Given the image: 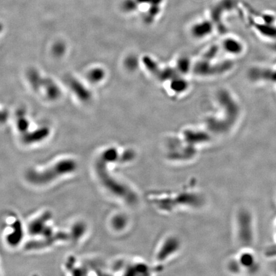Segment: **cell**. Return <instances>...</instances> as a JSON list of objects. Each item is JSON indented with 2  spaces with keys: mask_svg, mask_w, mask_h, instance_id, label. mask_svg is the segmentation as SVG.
Listing matches in <instances>:
<instances>
[{
  "mask_svg": "<svg viewBox=\"0 0 276 276\" xmlns=\"http://www.w3.org/2000/svg\"><path fill=\"white\" fill-rule=\"evenodd\" d=\"M52 218V213L46 211L43 214L30 223L28 226V231L30 235H42L44 238H48L54 233L53 229L48 226V223Z\"/></svg>",
  "mask_w": 276,
  "mask_h": 276,
  "instance_id": "cell-2",
  "label": "cell"
},
{
  "mask_svg": "<svg viewBox=\"0 0 276 276\" xmlns=\"http://www.w3.org/2000/svg\"><path fill=\"white\" fill-rule=\"evenodd\" d=\"M72 238L71 233L64 232V231H59V232L53 233L48 238H44L43 240L30 242L28 243L26 248L28 250H38L47 248L51 245L56 243V242L69 240Z\"/></svg>",
  "mask_w": 276,
  "mask_h": 276,
  "instance_id": "cell-3",
  "label": "cell"
},
{
  "mask_svg": "<svg viewBox=\"0 0 276 276\" xmlns=\"http://www.w3.org/2000/svg\"><path fill=\"white\" fill-rule=\"evenodd\" d=\"M138 4L136 0H124L122 7L124 12H132L137 9Z\"/></svg>",
  "mask_w": 276,
  "mask_h": 276,
  "instance_id": "cell-11",
  "label": "cell"
},
{
  "mask_svg": "<svg viewBox=\"0 0 276 276\" xmlns=\"http://www.w3.org/2000/svg\"><path fill=\"white\" fill-rule=\"evenodd\" d=\"M138 5L140 4H150L152 0H136Z\"/></svg>",
  "mask_w": 276,
  "mask_h": 276,
  "instance_id": "cell-15",
  "label": "cell"
},
{
  "mask_svg": "<svg viewBox=\"0 0 276 276\" xmlns=\"http://www.w3.org/2000/svg\"><path fill=\"white\" fill-rule=\"evenodd\" d=\"M77 164L74 160L66 159L58 161L54 165L42 171H30L27 179L31 184L43 186L53 182L60 177L66 175L76 170Z\"/></svg>",
  "mask_w": 276,
  "mask_h": 276,
  "instance_id": "cell-1",
  "label": "cell"
},
{
  "mask_svg": "<svg viewBox=\"0 0 276 276\" xmlns=\"http://www.w3.org/2000/svg\"><path fill=\"white\" fill-rule=\"evenodd\" d=\"M12 231L7 236V243L10 246L15 247L20 244L23 238V229L20 221H15L12 225Z\"/></svg>",
  "mask_w": 276,
  "mask_h": 276,
  "instance_id": "cell-4",
  "label": "cell"
},
{
  "mask_svg": "<svg viewBox=\"0 0 276 276\" xmlns=\"http://www.w3.org/2000/svg\"><path fill=\"white\" fill-rule=\"evenodd\" d=\"M49 133V132L47 129L38 130L32 133L25 135L24 142L27 144H32V143L41 142L48 136Z\"/></svg>",
  "mask_w": 276,
  "mask_h": 276,
  "instance_id": "cell-6",
  "label": "cell"
},
{
  "mask_svg": "<svg viewBox=\"0 0 276 276\" xmlns=\"http://www.w3.org/2000/svg\"><path fill=\"white\" fill-rule=\"evenodd\" d=\"M171 87L174 92H182L187 89V83L186 81L182 79L174 80Z\"/></svg>",
  "mask_w": 276,
  "mask_h": 276,
  "instance_id": "cell-9",
  "label": "cell"
},
{
  "mask_svg": "<svg viewBox=\"0 0 276 276\" xmlns=\"http://www.w3.org/2000/svg\"><path fill=\"white\" fill-rule=\"evenodd\" d=\"M190 63L188 60L182 58L178 62V68L180 72L186 73L188 71Z\"/></svg>",
  "mask_w": 276,
  "mask_h": 276,
  "instance_id": "cell-12",
  "label": "cell"
},
{
  "mask_svg": "<svg viewBox=\"0 0 276 276\" xmlns=\"http://www.w3.org/2000/svg\"><path fill=\"white\" fill-rule=\"evenodd\" d=\"M263 19H264L267 25H272L275 22V17L272 15H264Z\"/></svg>",
  "mask_w": 276,
  "mask_h": 276,
  "instance_id": "cell-14",
  "label": "cell"
},
{
  "mask_svg": "<svg viewBox=\"0 0 276 276\" xmlns=\"http://www.w3.org/2000/svg\"><path fill=\"white\" fill-rule=\"evenodd\" d=\"M105 76L104 70L101 68H95L90 70L88 74L91 82L93 83H98L101 82Z\"/></svg>",
  "mask_w": 276,
  "mask_h": 276,
  "instance_id": "cell-8",
  "label": "cell"
},
{
  "mask_svg": "<svg viewBox=\"0 0 276 276\" xmlns=\"http://www.w3.org/2000/svg\"><path fill=\"white\" fill-rule=\"evenodd\" d=\"M257 28L263 34L268 36H276V28L272 27V25H258Z\"/></svg>",
  "mask_w": 276,
  "mask_h": 276,
  "instance_id": "cell-10",
  "label": "cell"
},
{
  "mask_svg": "<svg viewBox=\"0 0 276 276\" xmlns=\"http://www.w3.org/2000/svg\"><path fill=\"white\" fill-rule=\"evenodd\" d=\"M127 66H128V68L131 69H134L136 68L137 66V61L136 58H129L127 59L126 62Z\"/></svg>",
  "mask_w": 276,
  "mask_h": 276,
  "instance_id": "cell-13",
  "label": "cell"
},
{
  "mask_svg": "<svg viewBox=\"0 0 276 276\" xmlns=\"http://www.w3.org/2000/svg\"><path fill=\"white\" fill-rule=\"evenodd\" d=\"M212 30V24L208 22H204L194 25L192 28V33L196 37L202 38L209 34Z\"/></svg>",
  "mask_w": 276,
  "mask_h": 276,
  "instance_id": "cell-5",
  "label": "cell"
},
{
  "mask_svg": "<svg viewBox=\"0 0 276 276\" xmlns=\"http://www.w3.org/2000/svg\"><path fill=\"white\" fill-rule=\"evenodd\" d=\"M223 47L226 51L231 54H239L242 50L241 44L232 38L226 39L224 42Z\"/></svg>",
  "mask_w": 276,
  "mask_h": 276,
  "instance_id": "cell-7",
  "label": "cell"
}]
</instances>
